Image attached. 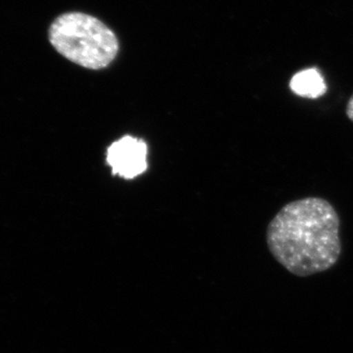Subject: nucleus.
I'll return each mask as SVG.
<instances>
[{"label": "nucleus", "instance_id": "obj_1", "mask_svg": "<svg viewBox=\"0 0 353 353\" xmlns=\"http://www.w3.org/2000/svg\"><path fill=\"white\" fill-rule=\"evenodd\" d=\"M341 220L333 204L309 196L289 202L270 221L266 231L272 256L297 277L331 269L343 245Z\"/></svg>", "mask_w": 353, "mask_h": 353}, {"label": "nucleus", "instance_id": "obj_2", "mask_svg": "<svg viewBox=\"0 0 353 353\" xmlns=\"http://www.w3.org/2000/svg\"><path fill=\"white\" fill-rule=\"evenodd\" d=\"M48 39L62 57L90 70L106 68L119 52V41L112 30L82 12L58 16L48 30Z\"/></svg>", "mask_w": 353, "mask_h": 353}, {"label": "nucleus", "instance_id": "obj_3", "mask_svg": "<svg viewBox=\"0 0 353 353\" xmlns=\"http://www.w3.org/2000/svg\"><path fill=\"white\" fill-rule=\"evenodd\" d=\"M148 145L141 139L126 136L109 146L108 163L113 175L122 178H136L148 169Z\"/></svg>", "mask_w": 353, "mask_h": 353}, {"label": "nucleus", "instance_id": "obj_4", "mask_svg": "<svg viewBox=\"0 0 353 353\" xmlns=\"http://www.w3.org/2000/svg\"><path fill=\"white\" fill-rule=\"evenodd\" d=\"M290 90L296 95L305 99H318L324 94L327 85L320 72L316 69L303 70L292 77Z\"/></svg>", "mask_w": 353, "mask_h": 353}, {"label": "nucleus", "instance_id": "obj_5", "mask_svg": "<svg viewBox=\"0 0 353 353\" xmlns=\"http://www.w3.org/2000/svg\"><path fill=\"white\" fill-rule=\"evenodd\" d=\"M345 114H347L348 119L353 123V94L348 99L347 108H345Z\"/></svg>", "mask_w": 353, "mask_h": 353}]
</instances>
